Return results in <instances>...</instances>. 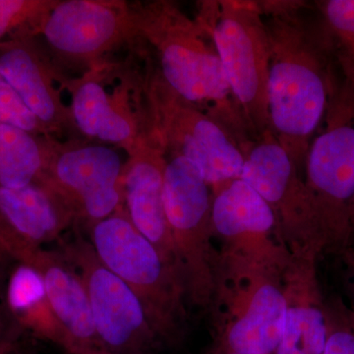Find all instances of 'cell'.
I'll return each mask as SVG.
<instances>
[{
  "label": "cell",
  "instance_id": "cell-1",
  "mask_svg": "<svg viewBox=\"0 0 354 354\" xmlns=\"http://www.w3.org/2000/svg\"><path fill=\"white\" fill-rule=\"evenodd\" d=\"M259 2L269 39L272 131L301 172L337 84L330 64L334 51L324 24L310 19L305 2Z\"/></svg>",
  "mask_w": 354,
  "mask_h": 354
},
{
  "label": "cell",
  "instance_id": "cell-2",
  "mask_svg": "<svg viewBox=\"0 0 354 354\" xmlns=\"http://www.w3.org/2000/svg\"><path fill=\"white\" fill-rule=\"evenodd\" d=\"M137 39L155 53L158 74L185 101L220 122L242 150L253 138L212 39L176 3H131Z\"/></svg>",
  "mask_w": 354,
  "mask_h": 354
},
{
  "label": "cell",
  "instance_id": "cell-3",
  "mask_svg": "<svg viewBox=\"0 0 354 354\" xmlns=\"http://www.w3.org/2000/svg\"><path fill=\"white\" fill-rule=\"evenodd\" d=\"M87 230L97 258L139 297L162 342L176 341L185 322L187 299L178 271L132 225L123 209Z\"/></svg>",
  "mask_w": 354,
  "mask_h": 354
},
{
  "label": "cell",
  "instance_id": "cell-4",
  "mask_svg": "<svg viewBox=\"0 0 354 354\" xmlns=\"http://www.w3.org/2000/svg\"><path fill=\"white\" fill-rule=\"evenodd\" d=\"M195 19L215 44L254 139L272 130L268 108L269 39L259 1L203 0Z\"/></svg>",
  "mask_w": 354,
  "mask_h": 354
},
{
  "label": "cell",
  "instance_id": "cell-5",
  "mask_svg": "<svg viewBox=\"0 0 354 354\" xmlns=\"http://www.w3.org/2000/svg\"><path fill=\"white\" fill-rule=\"evenodd\" d=\"M305 162L304 179L311 196L323 247H344L353 234L354 83L335 84Z\"/></svg>",
  "mask_w": 354,
  "mask_h": 354
},
{
  "label": "cell",
  "instance_id": "cell-6",
  "mask_svg": "<svg viewBox=\"0 0 354 354\" xmlns=\"http://www.w3.org/2000/svg\"><path fill=\"white\" fill-rule=\"evenodd\" d=\"M149 131L169 156L189 160L215 191L241 178V147L220 122L185 101L149 64L144 72Z\"/></svg>",
  "mask_w": 354,
  "mask_h": 354
},
{
  "label": "cell",
  "instance_id": "cell-7",
  "mask_svg": "<svg viewBox=\"0 0 354 354\" xmlns=\"http://www.w3.org/2000/svg\"><path fill=\"white\" fill-rule=\"evenodd\" d=\"M214 193L189 160L167 155L164 202L177 267L186 297L207 307L218 290V265L212 248Z\"/></svg>",
  "mask_w": 354,
  "mask_h": 354
},
{
  "label": "cell",
  "instance_id": "cell-8",
  "mask_svg": "<svg viewBox=\"0 0 354 354\" xmlns=\"http://www.w3.org/2000/svg\"><path fill=\"white\" fill-rule=\"evenodd\" d=\"M76 131L127 153L149 133L144 73L130 62L104 60L71 79Z\"/></svg>",
  "mask_w": 354,
  "mask_h": 354
},
{
  "label": "cell",
  "instance_id": "cell-9",
  "mask_svg": "<svg viewBox=\"0 0 354 354\" xmlns=\"http://www.w3.org/2000/svg\"><path fill=\"white\" fill-rule=\"evenodd\" d=\"M57 249L82 279L102 351L149 354L164 344L139 297L102 264L80 232L76 230L73 236L60 239Z\"/></svg>",
  "mask_w": 354,
  "mask_h": 354
},
{
  "label": "cell",
  "instance_id": "cell-10",
  "mask_svg": "<svg viewBox=\"0 0 354 354\" xmlns=\"http://www.w3.org/2000/svg\"><path fill=\"white\" fill-rule=\"evenodd\" d=\"M125 162L116 148L88 139H53L41 185L66 205L86 228L123 209Z\"/></svg>",
  "mask_w": 354,
  "mask_h": 354
},
{
  "label": "cell",
  "instance_id": "cell-11",
  "mask_svg": "<svg viewBox=\"0 0 354 354\" xmlns=\"http://www.w3.org/2000/svg\"><path fill=\"white\" fill-rule=\"evenodd\" d=\"M243 153L241 179L271 207L295 255L315 256L323 243L308 188L272 130L253 139Z\"/></svg>",
  "mask_w": 354,
  "mask_h": 354
},
{
  "label": "cell",
  "instance_id": "cell-12",
  "mask_svg": "<svg viewBox=\"0 0 354 354\" xmlns=\"http://www.w3.org/2000/svg\"><path fill=\"white\" fill-rule=\"evenodd\" d=\"M62 62L84 70L137 39L131 4L120 0H57L41 36Z\"/></svg>",
  "mask_w": 354,
  "mask_h": 354
},
{
  "label": "cell",
  "instance_id": "cell-13",
  "mask_svg": "<svg viewBox=\"0 0 354 354\" xmlns=\"http://www.w3.org/2000/svg\"><path fill=\"white\" fill-rule=\"evenodd\" d=\"M213 193L214 232L225 241L230 268L279 272L288 265L276 216L250 185L235 179Z\"/></svg>",
  "mask_w": 354,
  "mask_h": 354
},
{
  "label": "cell",
  "instance_id": "cell-14",
  "mask_svg": "<svg viewBox=\"0 0 354 354\" xmlns=\"http://www.w3.org/2000/svg\"><path fill=\"white\" fill-rule=\"evenodd\" d=\"M0 72L53 138L77 132L71 111L72 78L62 73L39 37L0 44Z\"/></svg>",
  "mask_w": 354,
  "mask_h": 354
},
{
  "label": "cell",
  "instance_id": "cell-15",
  "mask_svg": "<svg viewBox=\"0 0 354 354\" xmlns=\"http://www.w3.org/2000/svg\"><path fill=\"white\" fill-rule=\"evenodd\" d=\"M239 290L230 302L232 319L214 354H272L285 329L288 300L277 281V272L267 270L234 269Z\"/></svg>",
  "mask_w": 354,
  "mask_h": 354
},
{
  "label": "cell",
  "instance_id": "cell-16",
  "mask_svg": "<svg viewBox=\"0 0 354 354\" xmlns=\"http://www.w3.org/2000/svg\"><path fill=\"white\" fill-rule=\"evenodd\" d=\"M127 157L122 174L123 211L179 272L165 209V151L149 132Z\"/></svg>",
  "mask_w": 354,
  "mask_h": 354
},
{
  "label": "cell",
  "instance_id": "cell-17",
  "mask_svg": "<svg viewBox=\"0 0 354 354\" xmlns=\"http://www.w3.org/2000/svg\"><path fill=\"white\" fill-rule=\"evenodd\" d=\"M73 225L66 205L44 185L0 187V246L16 262L59 241Z\"/></svg>",
  "mask_w": 354,
  "mask_h": 354
},
{
  "label": "cell",
  "instance_id": "cell-18",
  "mask_svg": "<svg viewBox=\"0 0 354 354\" xmlns=\"http://www.w3.org/2000/svg\"><path fill=\"white\" fill-rule=\"evenodd\" d=\"M20 263L39 272L53 314L67 342V353L102 351L85 286L75 268L58 249H39Z\"/></svg>",
  "mask_w": 354,
  "mask_h": 354
},
{
  "label": "cell",
  "instance_id": "cell-19",
  "mask_svg": "<svg viewBox=\"0 0 354 354\" xmlns=\"http://www.w3.org/2000/svg\"><path fill=\"white\" fill-rule=\"evenodd\" d=\"M312 264L302 274L301 292L297 281L288 279L285 329L274 354H322L328 337L327 318L318 304Z\"/></svg>",
  "mask_w": 354,
  "mask_h": 354
},
{
  "label": "cell",
  "instance_id": "cell-20",
  "mask_svg": "<svg viewBox=\"0 0 354 354\" xmlns=\"http://www.w3.org/2000/svg\"><path fill=\"white\" fill-rule=\"evenodd\" d=\"M6 304L23 328L67 351L66 339L48 302L43 279L34 268L22 263L13 268L7 281Z\"/></svg>",
  "mask_w": 354,
  "mask_h": 354
},
{
  "label": "cell",
  "instance_id": "cell-21",
  "mask_svg": "<svg viewBox=\"0 0 354 354\" xmlns=\"http://www.w3.org/2000/svg\"><path fill=\"white\" fill-rule=\"evenodd\" d=\"M53 139L0 123V187L41 184Z\"/></svg>",
  "mask_w": 354,
  "mask_h": 354
},
{
  "label": "cell",
  "instance_id": "cell-22",
  "mask_svg": "<svg viewBox=\"0 0 354 354\" xmlns=\"http://www.w3.org/2000/svg\"><path fill=\"white\" fill-rule=\"evenodd\" d=\"M318 7L342 76L354 83V0H328Z\"/></svg>",
  "mask_w": 354,
  "mask_h": 354
},
{
  "label": "cell",
  "instance_id": "cell-23",
  "mask_svg": "<svg viewBox=\"0 0 354 354\" xmlns=\"http://www.w3.org/2000/svg\"><path fill=\"white\" fill-rule=\"evenodd\" d=\"M57 0H0V44L41 36Z\"/></svg>",
  "mask_w": 354,
  "mask_h": 354
},
{
  "label": "cell",
  "instance_id": "cell-24",
  "mask_svg": "<svg viewBox=\"0 0 354 354\" xmlns=\"http://www.w3.org/2000/svg\"><path fill=\"white\" fill-rule=\"evenodd\" d=\"M0 123L51 137L0 72Z\"/></svg>",
  "mask_w": 354,
  "mask_h": 354
},
{
  "label": "cell",
  "instance_id": "cell-25",
  "mask_svg": "<svg viewBox=\"0 0 354 354\" xmlns=\"http://www.w3.org/2000/svg\"><path fill=\"white\" fill-rule=\"evenodd\" d=\"M328 337L322 354H354V315L327 313Z\"/></svg>",
  "mask_w": 354,
  "mask_h": 354
},
{
  "label": "cell",
  "instance_id": "cell-26",
  "mask_svg": "<svg viewBox=\"0 0 354 354\" xmlns=\"http://www.w3.org/2000/svg\"><path fill=\"white\" fill-rule=\"evenodd\" d=\"M14 349V344L7 337L0 339V354H10Z\"/></svg>",
  "mask_w": 354,
  "mask_h": 354
},
{
  "label": "cell",
  "instance_id": "cell-27",
  "mask_svg": "<svg viewBox=\"0 0 354 354\" xmlns=\"http://www.w3.org/2000/svg\"><path fill=\"white\" fill-rule=\"evenodd\" d=\"M6 321H4V319L0 315V339H4V337H6V335H6Z\"/></svg>",
  "mask_w": 354,
  "mask_h": 354
},
{
  "label": "cell",
  "instance_id": "cell-28",
  "mask_svg": "<svg viewBox=\"0 0 354 354\" xmlns=\"http://www.w3.org/2000/svg\"><path fill=\"white\" fill-rule=\"evenodd\" d=\"M351 225H353V234H354V199L353 201V205H351Z\"/></svg>",
  "mask_w": 354,
  "mask_h": 354
},
{
  "label": "cell",
  "instance_id": "cell-29",
  "mask_svg": "<svg viewBox=\"0 0 354 354\" xmlns=\"http://www.w3.org/2000/svg\"><path fill=\"white\" fill-rule=\"evenodd\" d=\"M90 354H113V353H106V351H95V353H90Z\"/></svg>",
  "mask_w": 354,
  "mask_h": 354
},
{
  "label": "cell",
  "instance_id": "cell-30",
  "mask_svg": "<svg viewBox=\"0 0 354 354\" xmlns=\"http://www.w3.org/2000/svg\"><path fill=\"white\" fill-rule=\"evenodd\" d=\"M230 354H235V353H230Z\"/></svg>",
  "mask_w": 354,
  "mask_h": 354
},
{
  "label": "cell",
  "instance_id": "cell-31",
  "mask_svg": "<svg viewBox=\"0 0 354 354\" xmlns=\"http://www.w3.org/2000/svg\"><path fill=\"white\" fill-rule=\"evenodd\" d=\"M353 264H354V260H353Z\"/></svg>",
  "mask_w": 354,
  "mask_h": 354
}]
</instances>
